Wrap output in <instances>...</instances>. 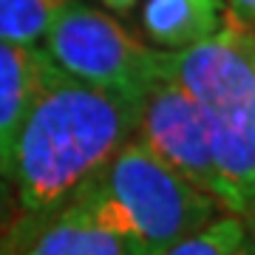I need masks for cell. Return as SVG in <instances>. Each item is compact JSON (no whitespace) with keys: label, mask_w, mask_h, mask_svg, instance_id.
Here are the masks:
<instances>
[{"label":"cell","mask_w":255,"mask_h":255,"mask_svg":"<svg viewBox=\"0 0 255 255\" xmlns=\"http://www.w3.org/2000/svg\"><path fill=\"white\" fill-rule=\"evenodd\" d=\"M164 77L201 108L224 184V210L244 219L255 204V28L227 11L210 40L164 51Z\"/></svg>","instance_id":"2"},{"label":"cell","mask_w":255,"mask_h":255,"mask_svg":"<svg viewBox=\"0 0 255 255\" xmlns=\"http://www.w3.org/2000/svg\"><path fill=\"white\" fill-rule=\"evenodd\" d=\"M23 255H130L125 244L108 230L97 227L80 201L68 199L63 210L48 219V227L37 230Z\"/></svg>","instance_id":"8"},{"label":"cell","mask_w":255,"mask_h":255,"mask_svg":"<svg viewBox=\"0 0 255 255\" xmlns=\"http://www.w3.org/2000/svg\"><path fill=\"white\" fill-rule=\"evenodd\" d=\"M224 0H145L142 31L162 51H184L210 40L224 23Z\"/></svg>","instance_id":"7"},{"label":"cell","mask_w":255,"mask_h":255,"mask_svg":"<svg viewBox=\"0 0 255 255\" xmlns=\"http://www.w3.org/2000/svg\"><path fill=\"white\" fill-rule=\"evenodd\" d=\"M60 0H0V43L37 46L46 37Z\"/></svg>","instance_id":"9"},{"label":"cell","mask_w":255,"mask_h":255,"mask_svg":"<svg viewBox=\"0 0 255 255\" xmlns=\"http://www.w3.org/2000/svg\"><path fill=\"white\" fill-rule=\"evenodd\" d=\"M43 40L54 68L136 105L164 80V51L147 48L119 20L82 0H60Z\"/></svg>","instance_id":"4"},{"label":"cell","mask_w":255,"mask_h":255,"mask_svg":"<svg viewBox=\"0 0 255 255\" xmlns=\"http://www.w3.org/2000/svg\"><path fill=\"white\" fill-rule=\"evenodd\" d=\"M102 6H108L111 11H119V14H125V11H130L133 6H136L139 0H100Z\"/></svg>","instance_id":"13"},{"label":"cell","mask_w":255,"mask_h":255,"mask_svg":"<svg viewBox=\"0 0 255 255\" xmlns=\"http://www.w3.org/2000/svg\"><path fill=\"white\" fill-rule=\"evenodd\" d=\"M224 6H227V11L236 20L255 28V0H224Z\"/></svg>","instance_id":"11"},{"label":"cell","mask_w":255,"mask_h":255,"mask_svg":"<svg viewBox=\"0 0 255 255\" xmlns=\"http://www.w3.org/2000/svg\"><path fill=\"white\" fill-rule=\"evenodd\" d=\"M46 65L48 57L43 48L0 43V179L6 184L14 173V147L37 100Z\"/></svg>","instance_id":"6"},{"label":"cell","mask_w":255,"mask_h":255,"mask_svg":"<svg viewBox=\"0 0 255 255\" xmlns=\"http://www.w3.org/2000/svg\"><path fill=\"white\" fill-rule=\"evenodd\" d=\"M0 184H6V182H3V179H0Z\"/></svg>","instance_id":"15"},{"label":"cell","mask_w":255,"mask_h":255,"mask_svg":"<svg viewBox=\"0 0 255 255\" xmlns=\"http://www.w3.org/2000/svg\"><path fill=\"white\" fill-rule=\"evenodd\" d=\"M236 255H253V253H250V250H247V244H244V247H241V250H238Z\"/></svg>","instance_id":"14"},{"label":"cell","mask_w":255,"mask_h":255,"mask_svg":"<svg viewBox=\"0 0 255 255\" xmlns=\"http://www.w3.org/2000/svg\"><path fill=\"white\" fill-rule=\"evenodd\" d=\"M133 139L224 210V184L213 156L207 119L190 94L173 80L164 77L145 94Z\"/></svg>","instance_id":"5"},{"label":"cell","mask_w":255,"mask_h":255,"mask_svg":"<svg viewBox=\"0 0 255 255\" xmlns=\"http://www.w3.org/2000/svg\"><path fill=\"white\" fill-rule=\"evenodd\" d=\"M71 199L130 255H162L221 216L219 201L184 182L136 139L125 142Z\"/></svg>","instance_id":"3"},{"label":"cell","mask_w":255,"mask_h":255,"mask_svg":"<svg viewBox=\"0 0 255 255\" xmlns=\"http://www.w3.org/2000/svg\"><path fill=\"white\" fill-rule=\"evenodd\" d=\"M241 221H244V230H247V241L244 244H247V250L255 255V204L247 210V216Z\"/></svg>","instance_id":"12"},{"label":"cell","mask_w":255,"mask_h":255,"mask_svg":"<svg viewBox=\"0 0 255 255\" xmlns=\"http://www.w3.org/2000/svg\"><path fill=\"white\" fill-rule=\"evenodd\" d=\"M139 105L105 94L48 63L17 147V201L28 219H51L136 133Z\"/></svg>","instance_id":"1"},{"label":"cell","mask_w":255,"mask_h":255,"mask_svg":"<svg viewBox=\"0 0 255 255\" xmlns=\"http://www.w3.org/2000/svg\"><path fill=\"white\" fill-rule=\"evenodd\" d=\"M247 241L244 221L238 216H219L210 224L193 233V236L182 238L179 244H173L170 250H164L162 255H236Z\"/></svg>","instance_id":"10"}]
</instances>
